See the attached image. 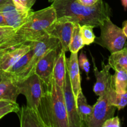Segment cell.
Listing matches in <instances>:
<instances>
[{
    "instance_id": "32",
    "label": "cell",
    "mask_w": 127,
    "mask_h": 127,
    "mask_svg": "<svg viewBox=\"0 0 127 127\" xmlns=\"http://www.w3.org/2000/svg\"><path fill=\"white\" fill-rule=\"evenodd\" d=\"M122 30L124 34L125 35V36H126V37L127 38V21H125V22H124V23H123Z\"/></svg>"
},
{
    "instance_id": "12",
    "label": "cell",
    "mask_w": 127,
    "mask_h": 127,
    "mask_svg": "<svg viewBox=\"0 0 127 127\" xmlns=\"http://www.w3.org/2000/svg\"><path fill=\"white\" fill-rule=\"evenodd\" d=\"M74 28V23L69 21L57 19L50 35L58 40L61 48L65 52L69 51V46Z\"/></svg>"
},
{
    "instance_id": "31",
    "label": "cell",
    "mask_w": 127,
    "mask_h": 127,
    "mask_svg": "<svg viewBox=\"0 0 127 127\" xmlns=\"http://www.w3.org/2000/svg\"><path fill=\"white\" fill-rule=\"evenodd\" d=\"M0 26H8L6 24L3 16L1 14H0Z\"/></svg>"
},
{
    "instance_id": "1",
    "label": "cell",
    "mask_w": 127,
    "mask_h": 127,
    "mask_svg": "<svg viewBox=\"0 0 127 127\" xmlns=\"http://www.w3.org/2000/svg\"><path fill=\"white\" fill-rule=\"evenodd\" d=\"M52 6L56 10L57 19L69 21L80 26L100 27L112 13L109 5L103 0H99L91 6L81 4L76 0H55Z\"/></svg>"
},
{
    "instance_id": "21",
    "label": "cell",
    "mask_w": 127,
    "mask_h": 127,
    "mask_svg": "<svg viewBox=\"0 0 127 127\" xmlns=\"http://www.w3.org/2000/svg\"><path fill=\"white\" fill-rule=\"evenodd\" d=\"M109 64L115 71H127V43L123 49L111 53L109 58Z\"/></svg>"
},
{
    "instance_id": "14",
    "label": "cell",
    "mask_w": 127,
    "mask_h": 127,
    "mask_svg": "<svg viewBox=\"0 0 127 127\" xmlns=\"http://www.w3.org/2000/svg\"><path fill=\"white\" fill-rule=\"evenodd\" d=\"M79 68L78 53H71L70 57L66 58V70L75 98L82 91Z\"/></svg>"
},
{
    "instance_id": "20",
    "label": "cell",
    "mask_w": 127,
    "mask_h": 127,
    "mask_svg": "<svg viewBox=\"0 0 127 127\" xmlns=\"http://www.w3.org/2000/svg\"><path fill=\"white\" fill-rule=\"evenodd\" d=\"M76 101L78 114L80 117L83 127H88V123L93 114V107L88 104L86 98L85 97L82 91L76 98Z\"/></svg>"
},
{
    "instance_id": "13",
    "label": "cell",
    "mask_w": 127,
    "mask_h": 127,
    "mask_svg": "<svg viewBox=\"0 0 127 127\" xmlns=\"http://www.w3.org/2000/svg\"><path fill=\"white\" fill-rule=\"evenodd\" d=\"M33 47V42H26L3 54L1 57V72L7 71Z\"/></svg>"
},
{
    "instance_id": "5",
    "label": "cell",
    "mask_w": 127,
    "mask_h": 127,
    "mask_svg": "<svg viewBox=\"0 0 127 127\" xmlns=\"http://www.w3.org/2000/svg\"><path fill=\"white\" fill-rule=\"evenodd\" d=\"M16 84L19 94H23L26 97L27 106L38 114V105L44 93L43 83L40 79L33 73L26 79L16 82Z\"/></svg>"
},
{
    "instance_id": "29",
    "label": "cell",
    "mask_w": 127,
    "mask_h": 127,
    "mask_svg": "<svg viewBox=\"0 0 127 127\" xmlns=\"http://www.w3.org/2000/svg\"><path fill=\"white\" fill-rule=\"evenodd\" d=\"M24 8L26 10L31 9L32 6L34 4L35 0H20Z\"/></svg>"
},
{
    "instance_id": "37",
    "label": "cell",
    "mask_w": 127,
    "mask_h": 127,
    "mask_svg": "<svg viewBox=\"0 0 127 127\" xmlns=\"http://www.w3.org/2000/svg\"><path fill=\"white\" fill-rule=\"evenodd\" d=\"M2 56H0V64H1V57ZM0 73H1V66H0Z\"/></svg>"
},
{
    "instance_id": "6",
    "label": "cell",
    "mask_w": 127,
    "mask_h": 127,
    "mask_svg": "<svg viewBox=\"0 0 127 127\" xmlns=\"http://www.w3.org/2000/svg\"><path fill=\"white\" fill-rule=\"evenodd\" d=\"M60 45L58 40L51 35H45L37 40L33 42V53L31 61L19 81L28 78L34 73L35 68L38 61L51 49ZM17 82V81H16Z\"/></svg>"
},
{
    "instance_id": "27",
    "label": "cell",
    "mask_w": 127,
    "mask_h": 127,
    "mask_svg": "<svg viewBox=\"0 0 127 127\" xmlns=\"http://www.w3.org/2000/svg\"><path fill=\"white\" fill-rule=\"evenodd\" d=\"M78 63L79 68H81L87 74H89L90 71V64L84 52H81L78 58Z\"/></svg>"
},
{
    "instance_id": "36",
    "label": "cell",
    "mask_w": 127,
    "mask_h": 127,
    "mask_svg": "<svg viewBox=\"0 0 127 127\" xmlns=\"http://www.w3.org/2000/svg\"><path fill=\"white\" fill-rule=\"evenodd\" d=\"M2 74H1V73H0V81H1V79H2Z\"/></svg>"
},
{
    "instance_id": "15",
    "label": "cell",
    "mask_w": 127,
    "mask_h": 127,
    "mask_svg": "<svg viewBox=\"0 0 127 127\" xmlns=\"http://www.w3.org/2000/svg\"><path fill=\"white\" fill-rule=\"evenodd\" d=\"M17 31L9 26H0V48L12 49L27 42L17 33Z\"/></svg>"
},
{
    "instance_id": "18",
    "label": "cell",
    "mask_w": 127,
    "mask_h": 127,
    "mask_svg": "<svg viewBox=\"0 0 127 127\" xmlns=\"http://www.w3.org/2000/svg\"><path fill=\"white\" fill-rule=\"evenodd\" d=\"M19 94L16 82L2 76L0 81V100H7L16 103L17 97Z\"/></svg>"
},
{
    "instance_id": "2",
    "label": "cell",
    "mask_w": 127,
    "mask_h": 127,
    "mask_svg": "<svg viewBox=\"0 0 127 127\" xmlns=\"http://www.w3.org/2000/svg\"><path fill=\"white\" fill-rule=\"evenodd\" d=\"M43 83L44 93L38 105V114L45 127H69L63 88L52 79Z\"/></svg>"
},
{
    "instance_id": "9",
    "label": "cell",
    "mask_w": 127,
    "mask_h": 127,
    "mask_svg": "<svg viewBox=\"0 0 127 127\" xmlns=\"http://www.w3.org/2000/svg\"><path fill=\"white\" fill-rule=\"evenodd\" d=\"M63 92L68 115L69 127H83L77 109L76 98L72 90L70 80L67 71L63 84Z\"/></svg>"
},
{
    "instance_id": "7",
    "label": "cell",
    "mask_w": 127,
    "mask_h": 127,
    "mask_svg": "<svg viewBox=\"0 0 127 127\" xmlns=\"http://www.w3.org/2000/svg\"><path fill=\"white\" fill-rule=\"evenodd\" d=\"M33 12L32 9L29 10L18 9L12 1L0 6V14L3 16L7 26L17 30L27 22Z\"/></svg>"
},
{
    "instance_id": "11",
    "label": "cell",
    "mask_w": 127,
    "mask_h": 127,
    "mask_svg": "<svg viewBox=\"0 0 127 127\" xmlns=\"http://www.w3.org/2000/svg\"><path fill=\"white\" fill-rule=\"evenodd\" d=\"M93 64H94V75L96 78V82L94 84L93 91L97 96H102L113 86L112 75L110 74V66L109 64H105L102 62V69L99 71L95 65V61L93 57Z\"/></svg>"
},
{
    "instance_id": "19",
    "label": "cell",
    "mask_w": 127,
    "mask_h": 127,
    "mask_svg": "<svg viewBox=\"0 0 127 127\" xmlns=\"http://www.w3.org/2000/svg\"><path fill=\"white\" fill-rule=\"evenodd\" d=\"M66 52L60 47L56 58L53 69V79L56 84L63 88L66 74Z\"/></svg>"
},
{
    "instance_id": "16",
    "label": "cell",
    "mask_w": 127,
    "mask_h": 127,
    "mask_svg": "<svg viewBox=\"0 0 127 127\" xmlns=\"http://www.w3.org/2000/svg\"><path fill=\"white\" fill-rule=\"evenodd\" d=\"M33 49L32 48L24 55L22 56L13 65L11 66L7 71L4 72H1L2 75L9 78L13 81H17L26 69L27 64L31 61L33 56Z\"/></svg>"
},
{
    "instance_id": "34",
    "label": "cell",
    "mask_w": 127,
    "mask_h": 127,
    "mask_svg": "<svg viewBox=\"0 0 127 127\" xmlns=\"http://www.w3.org/2000/svg\"><path fill=\"white\" fill-rule=\"evenodd\" d=\"M11 1H12V0H0V6H1L2 5L4 4L7 3V2H9Z\"/></svg>"
},
{
    "instance_id": "10",
    "label": "cell",
    "mask_w": 127,
    "mask_h": 127,
    "mask_svg": "<svg viewBox=\"0 0 127 127\" xmlns=\"http://www.w3.org/2000/svg\"><path fill=\"white\" fill-rule=\"evenodd\" d=\"M60 47V45L48 51L35 66L34 73L45 84H49L53 78L55 63Z\"/></svg>"
},
{
    "instance_id": "28",
    "label": "cell",
    "mask_w": 127,
    "mask_h": 127,
    "mask_svg": "<svg viewBox=\"0 0 127 127\" xmlns=\"http://www.w3.org/2000/svg\"><path fill=\"white\" fill-rule=\"evenodd\" d=\"M120 121L118 117H111L107 119L105 122L103 124L102 127H120Z\"/></svg>"
},
{
    "instance_id": "35",
    "label": "cell",
    "mask_w": 127,
    "mask_h": 127,
    "mask_svg": "<svg viewBox=\"0 0 127 127\" xmlns=\"http://www.w3.org/2000/svg\"><path fill=\"white\" fill-rule=\"evenodd\" d=\"M122 3L125 9L127 8V0H122Z\"/></svg>"
},
{
    "instance_id": "3",
    "label": "cell",
    "mask_w": 127,
    "mask_h": 127,
    "mask_svg": "<svg viewBox=\"0 0 127 127\" xmlns=\"http://www.w3.org/2000/svg\"><path fill=\"white\" fill-rule=\"evenodd\" d=\"M57 21L56 10L49 7L33 11L28 21L17 31L27 42H35L45 35H50Z\"/></svg>"
},
{
    "instance_id": "23",
    "label": "cell",
    "mask_w": 127,
    "mask_h": 127,
    "mask_svg": "<svg viewBox=\"0 0 127 127\" xmlns=\"http://www.w3.org/2000/svg\"><path fill=\"white\" fill-rule=\"evenodd\" d=\"M112 75L113 86L117 93L123 94L127 91V71L124 70L115 71Z\"/></svg>"
},
{
    "instance_id": "26",
    "label": "cell",
    "mask_w": 127,
    "mask_h": 127,
    "mask_svg": "<svg viewBox=\"0 0 127 127\" xmlns=\"http://www.w3.org/2000/svg\"><path fill=\"white\" fill-rule=\"evenodd\" d=\"M19 107L17 103H11L2 107H0V119L11 112L17 113L19 110Z\"/></svg>"
},
{
    "instance_id": "17",
    "label": "cell",
    "mask_w": 127,
    "mask_h": 127,
    "mask_svg": "<svg viewBox=\"0 0 127 127\" xmlns=\"http://www.w3.org/2000/svg\"><path fill=\"white\" fill-rule=\"evenodd\" d=\"M17 114L21 127H45L38 113L27 105L22 106Z\"/></svg>"
},
{
    "instance_id": "4",
    "label": "cell",
    "mask_w": 127,
    "mask_h": 127,
    "mask_svg": "<svg viewBox=\"0 0 127 127\" xmlns=\"http://www.w3.org/2000/svg\"><path fill=\"white\" fill-rule=\"evenodd\" d=\"M100 28V35L96 37L94 42L107 49L111 53L123 49L127 38L122 28L114 24L110 17L105 20Z\"/></svg>"
},
{
    "instance_id": "33",
    "label": "cell",
    "mask_w": 127,
    "mask_h": 127,
    "mask_svg": "<svg viewBox=\"0 0 127 127\" xmlns=\"http://www.w3.org/2000/svg\"><path fill=\"white\" fill-rule=\"evenodd\" d=\"M11 102L7 101V100H0V107H4L6 105H8V104H11Z\"/></svg>"
},
{
    "instance_id": "38",
    "label": "cell",
    "mask_w": 127,
    "mask_h": 127,
    "mask_svg": "<svg viewBox=\"0 0 127 127\" xmlns=\"http://www.w3.org/2000/svg\"><path fill=\"white\" fill-rule=\"evenodd\" d=\"M48 1H49V2H53V1H55V0H48Z\"/></svg>"
},
{
    "instance_id": "25",
    "label": "cell",
    "mask_w": 127,
    "mask_h": 127,
    "mask_svg": "<svg viewBox=\"0 0 127 127\" xmlns=\"http://www.w3.org/2000/svg\"><path fill=\"white\" fill-rule=\"evenodd\" d=\"M94 28V26L88 24L80 26V32L82 40L83 43L86 45H89L94 42L96 37L93 31Z\"/></svg>"
},
{
    "instance_id": "22",
    "label": "cell",
    "mask_w": 127,
    "mask_h": 127,
    "mask_svg": "<svg viewBox=\"0 0 127 127\" xmlns=\"http://www.w3.org/2000/svg\"><path fill=\"white\" fill-rule=\"evenodd\" d=\"M105 96L109 104L116 107L119 110L124 109L127 105V91L125 93L119 94L117 93L114 86L109 89L105 93Z\"/></svg>"
},
{
    "instance_id": "30",
    "label": "cell",
    "mask_w": 127,
    "mask_h": 127,
    "mask_svg": "<svg viewBox=\"0 0 127 127\" xmlns=\"http://www.w3.org/2000/svg\"><path fill=\"white\" fill-rule=\"evenodd\" d=\"M79 4L84 6H91L96 4L99 0H76Z\"/></svg>"
},
{
    "instance_id": "24",
    "label": "cell",
    "mask_w": 127,
    "mask_h": 127,
    "mask_svg": "<svg viewBox=\"0 0 127 127\" xmlns=\"http://www.w3.org/2000/svg\"><path fill=\"white\" fill-rule=\"evenodd\" d=\"M85 45L83 43L80 32V25L78 23H74L73 33L69 46V51L71 53H78Z\"/></svg>"
},
{
    "instance_id": "8",
    "label": "cell",
    "mask_w": 127,
    "mask_h": 127,
    "mask_svg": "<svg viewBox=\"0 0 127 127\" xmlns=\"http://www.w3.org/2000/svg\"><path fill=\"white\" fill-rule=\"evenodd\" d=\"M117 107L109 104L105 95L100 96L93 106V112L88 127H102L107 119L113 117Z\"/></svg>"
}]
</instances>
